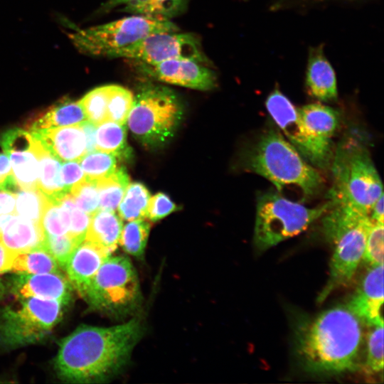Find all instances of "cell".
<instances>
[{
  "instance_id": "cell-48",
  "label": "cell",
  "mask_w": 384,
  "mask_h": 384,
  "mask_svg": "<svg viewBox=\"0 0 384 384\" xmlns=\"http://www.w3.org/2000/svg\"><path fill=\"white\" fill-rule=\"evenodd\" d=\"M12 174L11 161L8 156L0 153V183Z\"/></svg>"
},
{
  "instance_id": "cell-41",
  "label": "cell",
  "mask_w": 384,
  "mask_h": 384,
  "mask_svg": "<svg viewBox=\"0 0 384 384\" xmlns=\"http://www.w3.org/2000/svg\"><path fill=\"white\" fill-rule=\"evenodd\" d=\"M33 143L34 138L32 134L19 128L8 129L0 136V146L5 154L31 147Z\"/></svg>"
},
{
  "instance_id": "cell-46",
  "label": "cell",
  "mask_w": 384,
  "mask_h": 384,
  "mask_svg": "<svg viewBox=\"0 0 384 384\" xmlns=\"http://www.w3.org/2000/svg\"><path fill=\"white\" fill-rule=\"evenodd\" d=\"M14 255L0 240V274L10 271Z\"/></svg>"
},
{
  "instance_id": "cell-27",
  "label": "cell",
  "mask_w": 384,
  "mask_h": 384,
  "mask_svg": "<svg viewBox=\"0 0 384 384\" xmlns=\"http://www.w3.org/2000/svg\"><path fill=\"white\" fill-rule=\"evenodd\" d=\"M188 2L189 0H129L121 11L170 20L184 12Z\"/></svg>"
},
{
  "instance_id": "cell-31",
  "label": "cell",
  "mask_w": 384,
  "mask_h": 384,
  "mask_svg": "<svg viewBox=\"0 0 384 384\" xmlns=\"http://www.w3.org/2000/svg\"><path fill=\"white\" fill-rule=\"evenodd\" d=\"M48 199L37 188L20 189L16 193L14 214L41 225V219Z\"/></svg>"
},
{
  "instance_id": "cell-15",
  "label": "cell",
  "mask_w": 384,
  "mask_h": 384,
  "mask_svg": "<svg viewBox=\"0 0 384 384\" xmlns=\"http://www.w3.org/2000/svg\"><path fill=\"white\" fill-rule=\"evenodd\" d=\"M11 292L21 299L29 297L54 299L65 305L70 300L72 285L60 272L19 274L12 281Z\"/></svg>"
},
{
  "instance_id": "cell-25",
  "label": "cell",
  "mask_w": 384,
  "mask_h": 384,
  "mask_svg": "<svg viewBox=\"0 0 384 384\" xmlns=\"http://www.w3.org/2000/svg\"><path fill=\"white\" fill-rule=\"evenodd\" d=\"M10 270L18 274L58 272L59 265L41 244L15 254Z\"/></svg>"
},
{
  "instance_id": "cell-34",
  "label": "cell",
  "mask_w": 384,
  "mask_h": 384,
  "mask_svg": "<svg viewBox=\"0 0 384 384\" xmlns=\"http://www.w3.org/2000/svg\"><path fill=\"white\" fill-rule=\"evenodd\" d=\"M109 90L110 85L100 86L90 90L79 100L87 119L96 126L107 120Z\"/></svg>"
},
{
  "instance_id": "cell-47",
  "label": "cell",
  "mask_w": 384,
  "mask_h": 384,
  "mask_svg": "<svg viewBox=\"0 0 384 384\" xmlns=\"http://www.w3.org/2000/svg\"><path fill=\"white\" fill-rule=\"evenodd\" d=\"M383 193L375 201L372 206L369 218L373 222L383 223L384 219V208H383Z\"/></svg>"
},
{
  "instance_id": "cell-23",
  "label": "cell",
  "mask_w": 384,
  "mask_h": 384,
  "mask_svg": "<svg viewBox=\"0 0 384 384\" xmlns=\"http://www.w3.org/2000/svg\"><path fill=\"white\" fill-rule=\"evenodd\" d=\"M298 111L310 132L322 143L332 147L331 139L340 123L339 112L319 103L304 105Z\"/></svg>"
},
{
  "instance_id": "cell-14",
  "label": "cell",
  "mask_w": 384,
  "mask_h": 384,
  "mask_svg": "<svg viewBox=\"0 0 384 384\" xmlns=\"http://www.w3.org/2000/svg\"><path fill=\"white\" fill-rule=\"evenodd\" d=\"M383 265L370 266L348 306L365 325H383Z\"/></svg>"
},
{
  "instance_id": "cell-44",
  "label": "cell",
  "mask_w": 384,
  "mask_h": 384,
  "mask_svg": "<svg viewBox=\"0 0 384 384\" xmlns=\"http://www.w3.org/2000/svg\"><path fill=\"white\" fill-rule=\"evenodd\" d=\"M16 193L0 189V215L15 212Z\"/></svg>"
},
{
  "instance_id": "cell-16",
  "label": "cell",
  "mask_w": 384,
  "mask_h": 384,
  "mask_svg": "<svg viewBox=\"0 0 384 384\" xmlns=\"http://www.w3.org/2000/svg\"><path fill=\"white\" fill-rule=\"evenodd\" d=\"M30 133L61 161H79L87 153L85 136L80 124L43 129Z\"/></svg>"
},
{
  "instance_id": "cell-24",
  "label": "cell",
  "mask_w": 384,
  "mask_h": 384,
  "mask_svg": "<svg viewBox=\"0 0 384 384\" xmlns=\"http://www.w3.org/2000/svg\"><path fill=\"white\" fill-rule=\"evenodd\" d=\"M95 149L112 154L120 159H128L132 150L127 143L124 124L106 120L97 125Z\"/></svg>"
},
{
  "instance_id": "cell-7",
  "label": "cell",
  "mask_w": 384,
  "mask_h": 384,
  "mask_svg": "<svg viewBox=\"0 0 384 384\" xmlns=\"http://www.w3.org/2000/svg\"><path fill=\"white\" fill-rule=\"evenodd\" d=\"M329 200L315 208L284 198L277 192H267L257 197L254 228V243L266 250L304 232L332 206Z\"/></svg>"
},
{
  "instance_id": "cell-42",
  "label": "cell",
  "mask_w": 384,
  "mask_h": 384,
  "mask_svg": "<svg viewBox=\"0 0 384 384\" xmlns=\"http://www.w3.org/2000/svg\"><path fill=\"white\" fill-rule=\"evenodd\" d=\"M177 209L178 207L169 196L164 193H158L151 198L150 197L146 218L150 220L156 221Z\"/></svg>"
},
{
  "instance_id": "cell-17",
  "label": "cell",
  "mask_w": 384,
  "mask_h": 384,
  "mask_svg": "<svg viewBox=\"0 0 384 384\" xmlns=\"http://www.w3.org/2000/svg\"><path fill=\"white\" fill-rule=\"evenodd\" d=\"M110 254L83 240L71 253L65 268L68 279L83 297L94 276Z\"/></svg>"
},
{
  "instance_id": "cell-49",
  "label": "cell",
  "mask_w": 384,
  "mask_h": 384,
  "mask_svg": "<svg viewBox=\"0 0 384 384\" xmlns=\"http://www.w3.org/2000/svg\"><path fill=\"white\" fill-rule=\"evenodd\" d=\"M129 0H108L101 7V10L104 12L108 11L116 6L126 4Z\"/></svg>"
},
{
  "instance_id": "cell-4",
  "label": "cell",
  "mask_w": 384,
  "mask_h": 384,
  "mask_svg": "<svg viewBox=\"0 0 384 384\" xmlns=\"http://www.w3.org/2000/svg\"><path fill=\"white\" fill-rule=\"evenodd\" d=\"M371 223L368 215L342 203L333 202L323 215V231L333 247V254L329 279L318 298L320 302L351 281L363 260Z\"/></svg>"
},
{
  "instance_id": "cell-1",
  "label": "cell",
  "mask_w": 384,
  "mask_h": 384,
  "mask_svg": "<svg viewBox=\"0 0 384 384\" xmlns=\"http://www.w3.org/2000/svg\"><path fill=\"white\" fill-rule=\"evenodd\" d=\"M142 334L137 319L110 327L82 325L59 343L57 374L69 383L105 380L124 367Z\"/></svg>"
},
{
  "instance_id": "cell-52",
  "label": "cell",
  "mask_w": 384,
  "mask_h": 384,
  "mask_svg": "<svg viewBox=\"0 0 384 384\" xmlns=\"http://www.w3.org/2000/svg\"><path fill=\"white\" fill-rule=\"evenodd\" d=\"M292 1L296 2V1H313V0H292ZM314 1H321V0H314Z\"/></svg>"
},
{
  "instance_id": "cell-12",
  "label": "cell",
  "mask_w": 384,
  "mask_h": 384,
  "mask_svg": "<svg viewBox=\"0 0 384 384\" xmlns=\"http://www.w3.org/2000/svg\"><path fill=\"white\" fill-rule=\"evenodd\" d=\"M108 58H122L146 64L171 59H189L208 63L198 39L191 33L160 32L150 34L137 42L110 53Z\"/></svg>"
},
{
  "instance_id": "cell-39",
  "label": "cell",
  "mask_w": 384,
  "mask_h": 384,
  "mask_svg": "<svg viewBox=\"0 0 384 384\" xmlns=\"http://www.w3.org/2000/svg\"><path fill=\"white\" fill-rule=\"evenodd\" d=\"M383 223L372 221L363 255V260L369 266L383 265Z\"/></svg>"
},
{
  "instance_id": "cell-18",
  "label": "cell",
  "mask_w": 384,
  "mask_h": 384,
  "mask_svg": "<svg viewBox=\"0 0 384 384\" xmlns=\"http://www.w3.org/2000/svg\"><path fill=\"white\" fill-rule=\"evenodd\" d=\"M305 85L309 94L319 100L331 102L338 98L336 73L324 54L322 45L309 49Z\"/></svg>"
},
{
  "instance_id": "cell-19",
  "label": "cell",
  "mask_w": 384,
  "mask_h": 384,
  "mask_svg": "<svg viewBox=\"0 0 384 384\" xmlns=\"http://www.w3.org/2000/svg\"><path fill=\"white\" fill-rule=\"evenodd\" d=\"M34 138V150L38 160V177L37 188L48 201L58 203L68 193L60 177L61 161L55 157Z\"/></svg>"
},
{
  "instance_id": "cell-20",
  "label": "cell",
  "mask_w": 384,
  "mask_h": 384,
  "mask_svg": "<svg viewBox=\"0 0 384 384\" xmlns=\"http://www.w3.org/2000/svg\"><path fill=\"white\" fill-rule=\"evenodd\" d=\"M122 227V219L114 211L98 209L90 215L84 240L110 254L119 244Z\"/></svg>"
},
{
  "instance_id": "cell-11",
  "label": "cell",
  "mask_w": 384,
  "mask_h": 384,
  "mask_svg": "<svg viewBox=\"0 0 384 384\" xmlns=\"http://www.w3.org/2000/svg\"><path fill=\"white\" fill-rule=\"evenodd\" d=\"M266 108L289 143L313 166L326 169L331 166L332 147L319 140L308 129L297 108L279 90L267 96Z\"/></svg>"
},
{
  "instance_id": "cell-33",
  "label": "cell",
  "mask_w": 384,
  "mask_h": 384,
  "mask_svg": "<svg viewBox=\"0 0 384 384\" xmlns=\"http://www.w3.org/2000/svg\"><path fill=\"white\" fill-rule=\"evenodd\" d=\"M133 101L134 95L130 90L119 85H110L107 120L124 124Z\"/></svg>"
},
{
  "instance_id": "cell-3",
  "label": "cell",
  "mask_w": 384,
  "mask_h": 384,
  "mask_svg": "<svg viewBox=\"0 0 384 384\" xmlns=\"http://www.w3.org/2000/svg\"><path fill=\"white\" fill-rule=\"evenodd\" d=\"M245 166L270 181L279 192L294 188L309 197L317 194L324 186L318 170L274 129L261 134L247 151Z\"/></svg>"
},
{
  "instance_id": "cell-29",
  "label": "cell",
  "mask_w": 384,
  "mask_h": 384,
  "mask_svg": "<svg viewBox=\"0 0 384 384\" xmlns=\"http://www.w3.org/2000/svg\"><path fill=\"white\" fill-rule=\"evenodd\" d=\"M150 193L146 187L139 183H129L117 207L121 219L128 221L147 217Z\"/></svg>"
},
{
  "instance_id": "cell-22",
  "label": "cell",
  "mask_w": 384,
  "mask_h": 384,
  "mask_svg": "<svg viewBox=\"0 0 384 384\" xmlns=\"http://www.w3.org/2000/svg\"><path fill=\"white\" fill-rule=\"evenodd\" d=\"M87 119L80 101L65 98L28 122L31 132L43 129L77 125Z\"/></svg>"
},
{
  "instance_id": "cell-43",
  "label": "cell",
  "mask_w": 384,
  "mask_h": 384,
  "mask_svg": "<svg viewBox=\"0 0 384 384\" xmlns=\"http://www.w3.org/2000/svg\"><path fill=\"white\" fill-rule=\"evenodd\" d=\"M60 177L64 188L70 192L73 186L85 178V175L79 161H68L61 166Z\"/></svg>"
},
{
  "instance_id": "cell-21",
  "label": "cell",
  "mask_w": 384,
  "mask_h": 384,
  "mask_svg": "<svg viewBox=\"0 0 384 384\" xmlns=\"http://www.w3.org/2000/svg\"><path fill=\"white\" fill-rule=\"evenodd\" d=\"M44 237L45 233L41 224L14 214L4 228L0 240L16 254L41 245Z\"/></svg>"
},
{
  "instance_id": "cell-50",
  "label": "cell",
  "mask_w": 384,
  "mask_h": 384,
  "mask_svg": "<svg viewBox=\"0 0 384 384\" xmlns=\"http://www.w3.org/2000/svg\"><path fill=\"white\" fill-rule=\"evenodd\" d=\"M14 214H1L0 215V235L7 225V223L11 220Z\"/></svg>"
},
{
  "instance_id": "cell-28",
  "label": "cell",
  "mask_w": 384,
  "mask_h": 384,
  "mask_svg": "<svg viewBox=\"0 0 384 384\" xmlns=\"http://www.w3.org/2000/svg\"><path fill=\"white\" fill-rule=\"evenodd\" d=\"M129 184V177L124 166L117 167L110 175L97 181L99 209L114 211Z\"/></svg>"
},
{
  "instance_id": "cell-5",
  "label": "cell",
  "mask_w": 384,
  "mask_h": 384,
  "mask_svg": "<svg viewBox=\"0 0 384 384\" xmlns=\"http://www.w3.org/2000/svg\"><path fill=\"white\" fill-rule=\"evenodd\" d=\"M333 184L328 198L369 215L383 192V183L365 143L355 136L341 140L331 163Z\"/></svg>"
},
{
  "instance_id": "cell-10",
  "label": "cell",
  "mask_w": 384,
  "mask_h": 384,
  "mask_svg": "<svg viewBox=\"0 0 384 384\" xmlns=\"http://www.w3.org/2000/svg\"><path fill=\"white\" fill-rule=\"evenodd\" d=\"M63 306L57 300L29 297L22 299L18 309H4L0 344L14 348L42 340L60 321Z\"/></svg>"
},
{
  "instance_id": "cell-51",
  "label": "cell",
  "mask_w": 384,
  "mask_h": 384,
  "mask_svg": "<svg viewBox=\"0 0 384 384\" xmlns=\"http://www.w3.org/2000/svg\"><path fill=\"white\" fill-rule=\"evenodd\" d=\"M5 293V287L3 285L2 282L0 281V299L3 297Z\"/></svg>"
},
{
  "instance_id": "cell-37",
  "label": "cell",
  "mask_w": 384,
  "mask_h": 384,
  "mask_svg": "<svg viewBox=\"0 0 384 384\" xmlns=\"http://www.w3.org/2000/svg\"><path fill=\"white\" fill-rule=\"evenodd\" d=\"M370 327L367 337L365 367L368 372L379 373L383 368V325Z\"/></svg>"
},
{
  "instance_id": "cell-2",
  "label": "cell",
  "mask_w": 384,
  "mask_h": 384,
  "mask_svg": "<svg viewBox=\"0 0 384 384\" xmlns=\"http://www.w3.org/2000/svg\"><path fill=\"white\" fill-rule=\"evenodd\" d=\"M364 324L348 304L329 309L308 321L297 336V351L304 368L323 374L356 370Z\"/></svg>"
},
{
  "instance_id": "cell-13",
  "label": "cell",
  "mask_w": 384,
  "mask_h": 384,
  "mask_svg": "<svg viewBox=\"0 0 384 384\" xmlns=\"http://www.w3.org/2000/svg\"><path fill=\"white\" fill-rule=\"evenodd\" d=\"M137 69L146 75L166 83L199 90L216 86L215 72L203 63L189 59H171L156 64L136 61Z\"/></svg>"
},
{
  "instance_id": "cell-8",
  "label": "cell",
  "mask_w": 384,
  "mask_h": 384,
  "mask_svg": "<svg viewBox=\"0 0 384 384\" xmlns=\"http://www.w3.org/2000/svg\"><path fill=\"white\" fill-rule=\"evenodd\" d=\"M178 28L170 20L132 15L85 29L76 28L68 37L85 54L107 55L144 37L160 32H175Z\"/></svg>"
},
{
  "instance_id": "cell-6",
  "label": "cell",
  "mask_w": 384,
  "mask_h": 384,
  "mask_svg": "<svg viewBox=\"0 0 384 384\" xmlns=\"http://www.w3.org/2000/svg\"><path fill=\"white\" fill-rule=\"evenodd\" d=\"M183 105L172 90L150 82L142 85L134 96L127 125L144 146L159 148L174 136L182 120Z\"/></svg>"
},
{
  "instance_id": "cell-36",
  "label": "cell",
  "mask_w": 384,
  "mask_h": 384,
  "mask_svg": "<svg viewBox=\"0 0 384 384\" xmlns=\"http://www.w3.org/2000/svg\"><path fill=\"white\" fill-rule=\"evenodd\" d=\"M71 195L76 206L89 215L99 209V193L97 181L85 178L70 188Z\"/></svg>"
},
{
  "instance_id": "cell-38",
  "label": "cell",
  "mask_w": 384,
  "mask_h": 384,
  "mask_svg": "<svg viewBox=\"0 0 384 384\" xmlns=\"http://www.w3.org/2000/svg\"><path fill=\"white\" fill-rule=\"evenodd\" d=\"M58 202L68 209L69 213L70 225L67 235L79 242H82L90 223V215L76 206L70 193Z\"/></svg>"
},
{
  "instance_id": "cell-45",
  "label": "cell",
  "mask_w": 384,
  "mask_h": 384,
  "mask_svg": "<svg viewBox=\"0 0 384 384\" xmlns=\"http://www.w3.org/2000/svg\"><path fill=\"white\" fill-rule=\"evenodd\" d=\"M79 124L82 129L85 136L87 153L95 150L97 126L88 119Z\"/></svg>"
},
{
  "instance_id": "cell-40",
  "label": "cell",
  "mask_w": 384,
  "mask_h": 384,
  "mask_svg": "<svg viewBox=\"0 0 384 384\" xmlns=\"http://www.w3.org/2000/svg\"><path fill=\"white\" fill-rule=\"evenodd\" d=\"M80 242L68 235L55 236L45 234L42 245L61 267H65L71 253Z\"/></svg>"
},
{
  "instance_id": "cell-26",
  "label": "cell",
  "mask_w": 384,
  "mask_h": 384,
  "mask_svg": "<svg viewBox=\"0 0 384 384\" xmlns=\"http://www.w3.org/2000/svg\"><path fill=\"white\" fill-rule=\"evenodd\" d=\"M10 159L12 173L21 189L37 188L38 160L31 147L13 151L6 154Z\"/></svg>"
},
{
  "instance_id": "cell-9",
  "label": "cell",
  "mask_w": 384,
  "mask_h": 384,
  "mask_svg": "<svg viewBox=\"0 0 384 384\" xmlns=\"http://www.w3.org/2000/svg\"><path fill=\"white\" fill-rule=\"evenodd\" d=\"M137 274L124 256H108L99 267L83 298L94 309L112 315L133 311L140 301Z\"/></svg>"
},
{
  "instance_id": "cell-30",
  "label": "cell",
  "mask_w": 384,
  "mask_h": 384,
  "mask_svg": "<svg viewBox=\"0 0 384 384\" xmlns=\"http://www.w3.org/2000/svg\"><path fill=\"white\" fill-rule=\"evenodd\" d=\"M150 228L151 224L144 219L130 220L122 227L119 244L127 253L142 258Z\"/></svg>"
},
{
  "instance_id": "cell-35",
  "label": "cell",
  "mask_w": 384,
  "mask_h": 384,
  "mask_svg": "<svg viewBox=\"0 0 384 384\" xmlns=\"http://www.w3.org/2000/svg\"><path fill=\"white\" fill-rule=\"evenodd\" d=\"M70 225L68 209L60 203L48 201L41 219V226L46 235H67Z\"/></svg>"
},
{
  "instance_id": "cell-32",
  "label": "cell",
  "mask_w": 384,
  "mask_h": 384,
  "mask_svg": "<svg viewBox=\"0 0 384 384\" xmlns=\"http://www.w3.org/2000/svg\"><path fill=\"white\" fill-rule=\"evenodd\" d=\"M78 161L85 178L91 180L97 181L106 177L117 167L114 154L96 149L86 153Z\"/></svg>"
}]
</instances>
